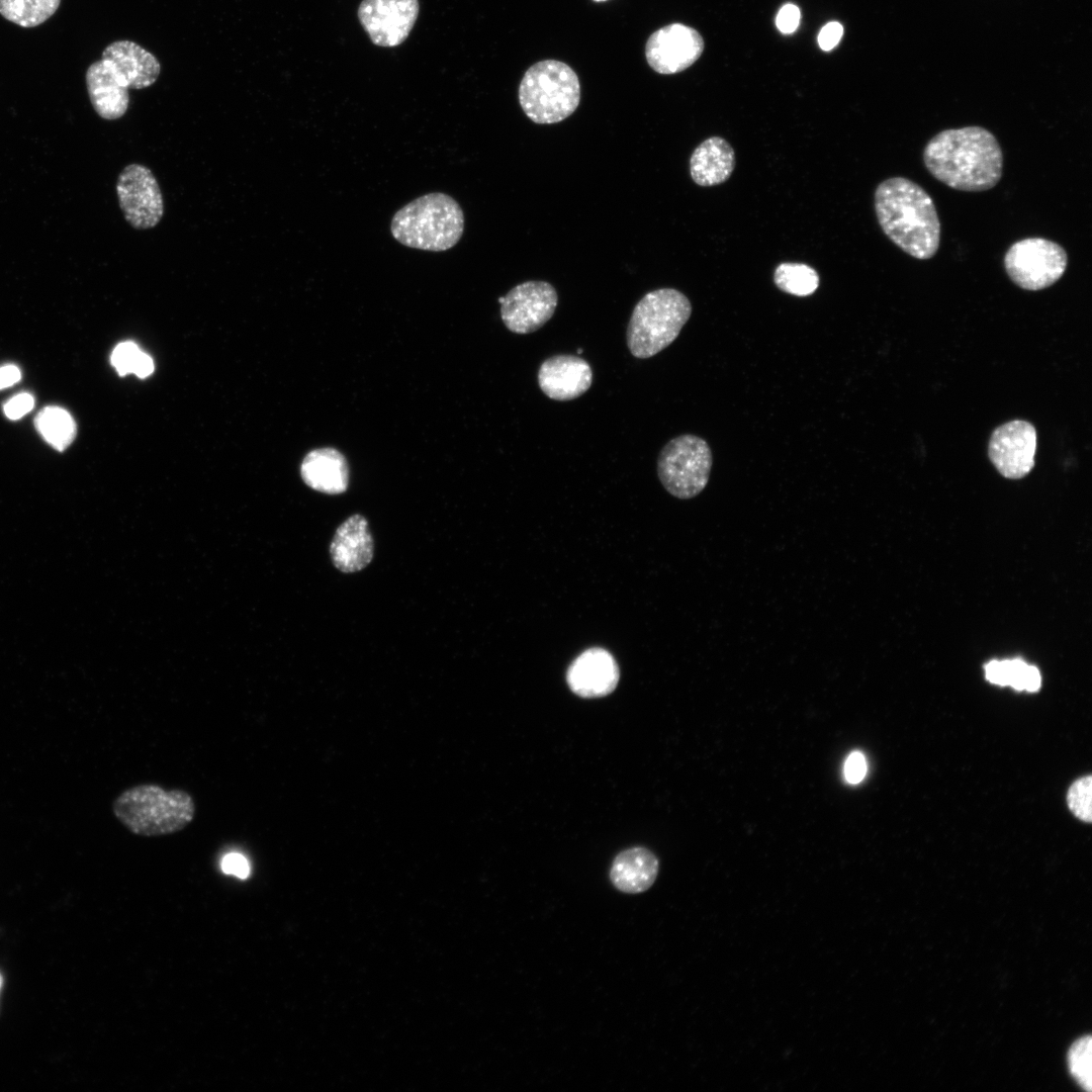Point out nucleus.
<instances>
[{"instance_id": "obj_1", "label": "nucleus", "mask_w": 1092, "mask_h": 1092, "mask_svg": "<svg viewBox=\"0 0 1092 1092\" xmlns=\"http://www.w3.org/2000/svg\"><path fill=\"white\" fill-rule=\"evenodd\" d=\"M923 162L935 179L968 192L995 187L1003 171L1001 147L995 135L981 126L938 132L926 144Z\"/></svg>"}, {"instance_id": "obj_2", "label": "nucleus", "mask_w": 1092, "mask_h": 1092, "mask_svg": "<svg viewBox=\"0 0 1092 1092\" xmlns=\"http://www.w3.org/2000/svg\"><path fill=\"white\" fill-rule=\"evenodd\" d=\"M875 209L885 235L918 260L932 258L940 242V222L929 194L917 183L892 177L875 191Z\"/></svg>"}, {"instance_id": "obj_3", "label": "nucleus", "mask_w": 1092, "mask_h": 1092, "mask_svg": "<svg viewBox=\"0 0 1092 1092\" xmlns=\"http://www.w3.org/2000/svg\"><path fill=\"white\" fill-rule=\"evenodd\" d=\"M112 813L131 834L160 837L184 830L195 818L196 804L183 789L154 783L126 788L113 800Z\"/></svg>"}, {"instance_id": "obj_4", "label": "nucleus", "mask_w": 1092, "mask_h": 1092, "mask_svg": "<svg viewBox=\"0 0 1092 1092\" xmlns=\"http://www.w3.org/2000/svg\"><path fill=\"white\" fill-rule=\"evenodd\" d=\"M392 237L401 245L430 252L447 251L460 241L464 232V213L450 195L432 192L422 195L401 208L390 222Z\"/></svg>"}, {"instance_id": "obj_5", "label": "nucleus", "mask_w": 1092, "mask_h": 1092, "mask_svg": "<svg viewBox=\"0 0 1092 1092\" xmlns=\"http://www.w3.org/2000/svg\"><path fill=\"white\" fill-rule=\"evenodd\" d=\"M691 313V301L676 289L646 293L635 305L627 327L630 353L639 359L656 355L676 339Z\"/></svg>"}, {"instance_id": "obj_6", "label": "nucleus", "mask_w": 1092, "mask_h": 1092, "mask_svg": "<svg viewBox=\"0 0 1092 1092\" xmlns=\"http://www.w3.org/2000/svg\"><path fill=\"white\" fill-rule=\"evenodd\" d=\"M580 101L576 73L557 60L532 65L519 86V102L528 118L538 124H552L570 116Z\"/></svg>"}, {"instance_id": "obj_7", "label": "nucleus", "mask_w": 1092, "mask_h": 1092, "mask_svg": "<svg viewBox=\"0 0 1092 1092\" xmlns=\"http://www.w3.org/2000/svg\"><path fill=\"white\" fill-rule=\"evenodd\" d=\"M712 463L708 443L698 436L686 434L663 446L657 459V474L671 495L689 499L706 487Z\"/></svg>"}, {"instance_id": "obj_8", "label": "nucleus", "mask_w": 1092, "mask_h": 1092, "mask_svg": "<svg viewBox=\"0 0 1092 1092\" xmlns=\"http://www.w3.org/2000/svg\"><path fill=\"white\" fill-rule=\"evenodd\" d=\"M1067 264L1065 249L1043 238L1017 241L1004 256V268L1009 278L1022 289L1031 291L1056 283L1065 273Z\"/></svg>"}, {"instance_id": "obj_9", "label": "nucleus", "mask_w": 1092, "mask_h": 1092, "mask_svg": "<svg viewBox=\"0 0 1092 1092\" xmlns=\"http://www.w3.org/2000/svg\"><path fill=\"white\" fill-rule=\"evenodd\" d=\"M116 193L125 220L135 230L155 228L163 217L160 185L145 165L132 163L117 178Z\"/></svg>"}, {"instance_id": "obj_10", "label": "nucleus", "mask_w": 1092, "mask_h": 1092, "mask_svg": "<svg viewBox=\"0 0 1092 1092\" xmlns=\"http://www.w3.org/2000/svg\"><path fill=\"white\" fill-rule=\"evenodd\" d=\"M498 301L508 330L524 335L536 332L552 317L558 296L549 282L533 280L516 285Z\"/></svg>"}, {"instance_id": "obj_11", "label": "nucleus", "mask_w": 1092, "mask_h": 1092, "mask_svg": "<svg viewBox=\"0 0 1092 1092\" xmlns=\"http://www.w3.org/2000/svg\"><path fill=\"white\" fill-rule=\"evenodd\" d=\"M419 11L418 0H362L357 14L372 43L394 48L408 37Z\"/></svg>"}, {"instance_id": "obj_12", "label": "nucleus", "mask_w": 1092, "mask_h": 1092, "mask_svg": "<svg viewBox=\"0 0 1092 1092\" xmlns=\"http://www.w3.org/2000/svg\"><path fill=\"white\" fill-rule=\"evenodd\" d=\"M1036 431L1029 422L1014 420L997 427L990 438L988 455L1006 478L1018 479L1034 466Z\"/></svg>"}, {"instance_id": "obj_13", "label": "nucleus", "mask_w": 1092, "mask_h": 1092, "mask_svg": "<svg viewBox=\"0 0 1092 1092\" xmlns=\"http://www.w3.org/2000/svg\"><path fill=\"white\" fill-rule=\"evenodd\" d=\"M703 51L704 40L696 29L672 23L651 33L645 44V58L656 73L668 75L691 67Z\"/></svg>"}, {"instance_id": "obj_14", "label": "nucleus", "mask_w": 1092, "mask_h": 1092, "mask_svg": "<svg viewBox=\"0 0 1092 1092\" xmlns=\"http://www.w3.org/2000/svg\"><path fill=\"white\" fill-rule=\"evenodd\" d=\"M620 679V668L611 652L592 647L580 653L568 666L566 682L573 694L584 699L612 694Z\"/></svg>"}, {"instance_id": "obj_15", "label": "nucleus", "mask_w": 1092, "mask_h": 1092, "mask_svg": "<svg viewBox=\"0 0 1092 1092\" xmlns=\"http://www.w3.org/2000/svg\"><path fill=\"white\" fill-rule=\"evenodd\" d=\"M538 384L549 398L571 400L582 395L592 385L590 365L574 355H554L545 359L538 370Z\"/></svg>"}, {"instance_id": "obj_16", "label": "nucleus", "mask_w": 1092, "mask_h": 1092, "mask_svg": "<svg viewBox=\"0 0 1092 1092\" xmlns=\"http://www.w3.org/2000/svg\"><path fill=\"white\" fill-rule=\"evenodd\" d=\"M374 554L373 538L365 517L354 514L336 530L330 544L333 564L344 573L364 569Z\"/></svg>"}, {"instance_id": "obj_17", "label": "nucleus", "mask_w": 1092, "mask_h": 1092, "mask_svg": "<svg viewBox=\"0 0 1092 1092\" xmlns=\"http://www.w3.org/2000/svg\"><path fill=\"white\" fill-rule=\"evenodd\" d=\"M86 86L96 113L107 120L122 117L129 105L128 85L113 66L101 59L86 72Z\"/></svg>"}, {"instance_id": "obj_18", "label": "nucleus", "mask_w": 1092, "mask_h": 1092, "mask_svg": "<svg viewBox=\"0 0 1092 1092\" xmlns=\"http://www.w3.org/2000/svg\"><path fill=\"white\" fill-rule=\"evenodd\" d=\"M101 59L108 61L132 89L152 86L161 73L158 59L131 40L109 43L103 50Z\"/></svg>"}, {"instance_id": "obj_19", "label": "nucleus", "mask_w": 1092, "mask_h": 1092, "mask_svg": "<svg viewBox=\"0 0 1092 1092\" xmlns=\"http://www.w3.org/2000/svg\"><path fill=\"white\" fill-rule=\"evenodd\" d=\"M300 474L307 486L327 494L347 490L349 469L342 453L334 448L310 451L303 459Z\"/></svg>"}, {"instance_id": "obj_20", "label": "nucleus", "mask_w": 1092, "mask_h": 1092, "mask_svg": "<svg viewBox=\"0 0 1092 1092\" xmlns=\"http://www.w3.org/2000/svg\"><path fill=\"white\" fill-rule=\"evenodd\" d=\"M659 862L655 854L644 847L621 851L613 860L610 880L614 887L627 894L648 890L657 877Z\"/></svg>"}, {"instance_id": "obj_21", "label": "nucleus", "mask_w": 1092, "mask_h": 1092, "mask_svg": "<svg viewBox=\"0 0 1092 1092\" xmlns=\"http://www.w3.org/2000/svg\"><path fill=\"white\" fill-rule=\"evenodd\" d=\"M735 166L734 150L720 136L702 142L690 159V173L700 186H714L725 182Z\"/></svg>"}, {"instance_id": "obj_22", "label": "nucleus", "mask_w": 1092, "mask_h": 1092, "mask_svg": "<svg viewBox=\"0 0 1092 1092\" xmlns=\"http://www.w3.org/2000/svg\"><path fill=\"white\" fill-rule=\"evenodd\" d=\"M34 425L42 438L55 449L65 450L76 436L72 416L59 406H47L35 418Z\"/></svg>"}, {"instance_id": "obj_23", "label": "nucleus", "mask_w": 1092, "mask_h": 1092, "mask_svg": "<svg viewBox=\"0 0 1092 1092\" xmlns=\"http://www.w3.org/2000/svg\"><path fill=\"white\" fill-rule=\"evenodd\" d=\"M60 3L61 0H0V14L19 26L34 27L47 21Z\"/></svg>"}, {"instance_id": "obj_24", "label": "nucleus", "mask_w": 1092, "mask_h": 1092, "mask_svg": "<svg viewBox=\"0 0 1092 1092\" xmlns=\"http://www.w3.org/2000/svg\"><path fill=\"white\" fill-rule=\"evenodd\" d=\"M775 284L784 292L796 296H808L819 286V275L803 263H781L774 274Z\"/></svg>"}, {"instance_id": "obj_25", "label": "nucleus", "mask_w": 1092, "mask_h": 1092, "mask_svg": "<svg viewBox=\"0 0 1092 1092\" xmlns=\"http://www.w3.org/2000/svg\"><path fill=\"white\" fill-rule=\"evenodd\" d=\"M1068 1067L1075 1081L1086 1091L1092 1089V1038L1082 1036L1068 1053Z\"/></svg>"}, {"instance_id": "obj_26", "label": "nucleus", "mask_w": 1092, "mask_h": 1092, "mask_svg": "<svg viewBox=\"0 0 1092 1092\" xmlns=\"http://www.w3.org/2000/svg\"><path fill=\"white\" fill-rule=\"evenodd\" d=\"M1067 802L1072 813L1082 821L1092 820V777L1077 780L1070 787Z\"/></svg>"}, {"instance_id": "obj_27", "label": "nucleus", "mask_w": 1092, "mask_h": 1092, "mask_svg": "<svg viewBox=\"0 0 1092 1092\" xmlns=\"http://www.w3.org/2000/svg\"><path fill=\"white\" fill-rule=\"evenodd\" d=\"M144 353L135 343L122 342L113 349L111 364L120 376L134 374Z\"/></svg>"}, {"instance_id": "obj_28", "label": "nucleus", "mask_w": 1092, "mask_h": 1092, "mask_svg": "<svg viewBox=\"0 0 1092 1092\" xmlns=\"http://www.w3.org/2000/svg\"><path fill=\"white\" fill-rule=\"evenodd\" d=\"M867 760L860 751L851 752L844 762V778L849 784H858L867 774Z\"/></svg>"}, {"instance_id": "obj_29", "label": "nucleus", "mask_w": 1092, "mask_h": 1092, "mask_svg": "<svg viewBox=\"0 0 1092 1092\" xmlns=\"http://www.w3.org/2000/svg\"><path fill=\"white\" fill-rule=\"evenodd\" d=\"M34 405V398L29 393H19L10 398L3 406L4 413L10 420H18L29 413Z\"/></svg>"}, {"instance_id": "obj_30", "label": "nucleus", "mask_w": 1092, "mask_h": 1092, "mask_svg": "<svg viewBox=\"0 0 1092 1092\" xmlns=\"http://www.w3.org/2000/svg\"><path fill=\"white\" fill-rule=\"evenodd\" d=\"M801 13L796 5L786 4L780 9L776 17L777 27L783 33H792L797 29Z\"/></svg>"}, {"instance_id": "obj_31", "label": "nucleus", "mask_w": 1092, "mask_h": 1092, "mask_svg": "<svg viewBox=\"0 0 1092 1092\" xmlns=\"http://www.w3.org/2000/svg\"><path fill=\"white\" fill-rule=\"evenodd\" d=\"M986 678L995 685L1009 686L1010 659L992 660L985 665Z\"/></svg>"}, {"instance_id": "obj_32", "label": "nucleus", "mask_w": 1092, "mask_h": 1092, "mask_svg": "<svg viewBox=\"0 0 1092 1092\" xmlns=\"http://www.w3.org/2000/svg\"><path fill=\"white\" fill-rule=\"evenodd\" d=\"M221 870L224 874L234 875L240 879H246L250 874L249 862L240 853L226 854L221 860Z\"/></svg>"}, {"instance_id": "obj_33", "label": "nucleus", "mask_w": 1092, "mask_h": 1092, "mask_svg": "<svg viewBox=\"0 0 1092 1092\" xmlns=\"http://www.w3.org/2000/svg\"><path fill=\"white\" fill-rule=\"evenodd\" d=\"M842 34L843 27L839 22H829L820 30L818 34V43L823 51H830L837 46Z\"/></svg>"}, {"instance_id": "obj_34", "label": "nucleus", "mask_w": 1092, "mask_h": 1092, "mask_svg": "<svg viewBox=\"0 0 1092 1092\" xmlns=\"http://www.w3.org/2000/svg\"><path fill=\"white\" fill-rule=\"evenodd\" d=\"M1027 663L1020 658L1010 659L1009 686L1017 691L1024 690V676Z\"/></svg>"}, {"instance_id": "obj_35", "label": "nucleus", "mask_w": 1092, "mask_h": 1092, "mask_svg": "<svg viewBox=\"0 0 1092 1092\" xmlns=\"http://www.w3.org/2000/svg\"><path fill=\"white\" fill-rule=\"evenodd\" d=\"M20 370L14 365L0 367V389L9 387L19 381Z\"/></svg>"}, {"instance_id": "obj_36", "label": "nucleus", "mask_w": 1092, "mask_h": 1092, "mask_svg": "<svg viewBox=\"0 0 1092 1092\" xmlns=\"http://www.w3.org/2000/svg\"><path fill=\"white\" fill-rule=\"evenodd\" d=\"M1040 673L1035 666L1027 665L1024 676V690L1036 692L1040 687Z\"/></svg>"}, {"instance_id": "obj_37", "label": "nucleus", "mask_w": 1092, "mask_h": 1092, "mask_svg": "<svg viewBox=\"0 0 1092 1092\" xmlns=\"http://www.w3.org/2000/svg\"><path fill=\"white\" fill-rule=\"evenodd\" d=\"M2 985H3V977H2V975H1V973H0V990H1V988H2Z\"/></svg>"}, {"instance_id": "obj_38", "label": "nucleus", "mask_w": 1092, "mask_h": 1092, "mask_svg": "<svg viewBox=\"0 0 1092 1092\" xmlns=\"http://www.w3.org/2000/svg\"><path fill=\"white\" fill-rule=\"evenodd\" d=\"M595 1H604V0H595Z\"/></svg>"}]
</instances>
